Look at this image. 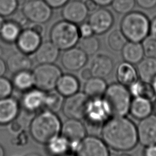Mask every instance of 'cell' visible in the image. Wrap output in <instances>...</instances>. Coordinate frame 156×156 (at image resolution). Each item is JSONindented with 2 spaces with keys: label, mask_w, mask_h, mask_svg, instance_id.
Here are the masks:
<instances>
[{
  "label": "cell",
  "mask_w": 156,
  "mask_h": 156,
  "mask_svg": "<svg viewBox=\"0 0 156 156\" xmlns=\"http://www.w3.org/2000/svg\"><path fill=\"white\" fill-rule=\"evenodd\" d=\"M101 133L107 146L116 151H130L138 143L136 126L126 116L110 118L102 126Z\"/></svg>",
  "instance_id": "1"
},
{
  "label": "cell",
  "mask_w": 156,
  "mask_h": 156,
  "mask_svg": "<svg viewBox=\"0 0 156 156\" xmlns=\"http://www.w3.org/2000/svg\"><path fill=\"white\" fill-rule=\"evenodd\" d=\"M62 122L56 113L49 110L38 112L29 125V133L37 143L47 144L60 135Z\"/></svg>",
  "instance_id": "2"
},
{
  "label": "cell",
  "mask_w": 156,
  "mask_h": 156,
  "mask_svg": "<svg viewBox=\"0 0 156 156\" xmlns=\"http://www.w3.org/2000/svg\"><path fill=\"white\" fill-rule=\"evenodd\" d=\"M151 20L144 13L132 11L124 15L120 30L127 41L141 43L149 35Z\"/></svg>",
  "instance_id": "3"
},
{
  "label": "cell",
  "mask_w": 156,
  "mask_h": 156,
  "mask_svg": "<svg viewBox=\"0 0 156 156\" xmlns=\"http://www.w3.org/2000/svg\"><path fill=\"white\" fill-rule=\"evenodd\" d=\"M132 95L127 87L113 83L107 86L103 96L111 117L126 116L129 113Z\"/></svg>",
  "instance_id": "4"
},
{
  "label": "cell",
  "mask_w": 156,
  "mask_h": 156,
  "mask_svg": "<svg viewBox=\"0 0 156 156\" xmlns=\"http://www.w3.org/2000/svg\"><path fill=\"white\" fill-rule=\"evenodd\" d=\"M80 38L77 24L65 20L52 27L50 40L60 50L65 51L76 46Z\"/></svg>",
  "instance_id": "5"
},
{
  "label": "cell",
  "mask_w": 156,
  "mask_h": 156,
  "mask_svg": "<svg viewBox=\"0 0 156 156\" xmlns=\"http://www.w3.org/2000/svg\"><path fill=\"white\" fill-rule=\"evenodd\" d=\"M34 86L44 91H49L56 88L62 75L60 68L54 63L39 64L32 71Z\"/></svg>",
  "instance_id": "6"
},
{
  "label": "cell",
  "mask_w": 156,
  "mask_h": 156,
  "mask_svg": "<svg viewBox=\"0 0 156 156\" xmlns=\"http://www.w3.org/2000/svg\"><path fill=\"white\" fill-rule=\"evenodd\" d=\"M22 13L32 23L44 24L52 15V9L44 0H28L23 5Z\"/></svg>",
  "instance_id": "7"
},
{
  "label": "cell",
  "mask_w": 156,
  "mask_h": 156,
  "mask_svg": "<svg viewBox=\"0 0 156 156\" xmlns=\"http://www.w3.org/2000/svg\"><path fill=\"white\" fill-rule=\"evenodd\" d=\"M89 100L83 91L66 97L62 108L63 115L68 119H84Z\"/></svg>",
  "instance_id": "8"
},
{
  "label": "cell",
  "mask_w": 156,
  "mask_h": 156,
  "mask_svg": "<svg viewBox=\"0 0 156 156\" xmlns=\"http://www.w3.org/2000/svg\"><path fill=\"white\" fill-rule=\"evenodd\" d=\"M110 117L109 110L103 98H90L84 117L88 125L102 126Z\"/></svg>",
  "instance_id": "9"
},
{
  "label": "cell",
  "mask_w": 156,
  "mask_h": 156,
  "mask_svg": "<svg viewBox=\"0 0 156 156\" xmlns=\"http://www.w3.org/2000/svg\"><path fill=\"white\" fill-rule=\"evenodd\" d=\"M60 135L69 141L70 150L75 152L80 142L87 136V130L79 119H68L62 124Z\"/></svg>",
  "instance_id": "10"
},
{
  "label": "cell",
  "mask_w": 156,
  "mask_h": 156,
  "mask_svg": "<svg viewBox=\"0 0 156 156\" xmlns=\"http://www.w3.org/2000/svg\"><path fill=\"white\" fill-rule=\"evenodd\" d=\"M74 152L76 156H110L108 147L102 139L93 135H87Z\"/></svg>",
  "instance_id": "11"
},
{
  "label": "cell",
  "mask_w": 156,
  "mask_h": 156,
  "mask_svg": "<svg viewBox=\"0 0 156 156\" xmlns=\"http://www.w3.org/2000/svg\"><path fill=\"white\" fill-rule=\"evenodd\" d=\"M88 23L93 29L94 34L102 35L108 32L113 26L114 17L110 10L102 7L97 9L91 13Z\"/></svg>",
  "instance_id": "12"
},
{
  "label": "cell",
  "mask_w": 156,
  "mask_h": 156,
  "mask_svg": "<svg viewBox=\"0 0 156 156\" xmlns=\"http://www.w3.org/2000/svg\"><path fill=\"white\" fill-rule=\"evenodd\" d=\"M137 129L138 142L143 146L156 144V115L151 114L140 120Z\"/></svg>",
  "instance_id": "13"
},
{
  "label": "cell",
  "mask_w": 156,
  "mask_h": 156,
  "mask_svg": "<svg viewBox=\"0 0 156 156\" xmlns=\"http://www.w3.org/2000/svg\"><path fill=\"white\" fill-rule=\"evenodd\" d=\"M62 7L63 20L76 24L83 23L89 12L84 2L80 0H69Z\"/></svg>",
  "instance_id": "14"
},
{
  "label": "cell",
  "mask_w": 156,
  "mask_h": 156,
  "mask_svg": "<svg viewBox=\"0 0 156 156\" xmlns=\"http://www.w3.org/2000/svg\"><path fill=\"white\" fill-rule=\"evenodd\" d=\"M88 60V55L79 47L66 49L61 57L63 67L69 71H77L85 66Z\"/></svg>",
  "instance_id": "15"
},
{
  "label": "cell",
  "mask_w": 156,
  "mask_h": 156,
  "mask_svg": "<svg viewBox=\"0 0 156 156\" xmlns=\"http://www.w3.org/2000/svg\"><path fill=\"white\" fill-rule=\"evenodd\" d=\"M42 42V37L30 27L22 30L16 41L19 51L27 54H33Z\"/></svg>",
  "instance_id": "16"
},
{
  "label": "cell",
  "mask_w": 156,
  "mask_h": 156,
  "mask_svg": "<svg viewBox=\"0 0 156 156\" xmlns=\"http://www.w3.org/2000/svg\"><path fill=\"white\" fill-rule=\"evenodd\" d=\"M46 94V91L37 88L25 91L21 101L23 109L28 113H32L44 108Z\"/></svg>",
  "instance_id": "17"
},
{
  "label": "cell",
  "mask_w": 156,
  "mask_h": 156,
  "mask_svg": "<svg viewBox=\"0 0 156 156\" xmlns=\"http://www.w3.org/2000/svg\"><path fill=\"white\" fill-rule=\"evenodd\" d=\"M113 66L112 58L105 54L100 53L92 57L88 68L93 77L105 78L110 74Z\"/></svg>",
  "instance_id": "18"
},
{
  "label": "cell",
  "mask_w": 156,
  "mask_h": 156,
  "mask_svg": "<svg viewBox=\"0 0 156 156\" xmlns=\"http://www.w3.org/2000/svg\"><path fill=\"white\" fill-rule=\"evenodd\" d=\"M20 104L10 96L0 99V125L9 124L20 112Z\"/></svg>",
  "instance_id": "19"
},
{
  "label": "cell",
  "mask_w": 156,
  "mask_h": 156,
  "mask_svg": "<svg viewBox=\"0 0 156 156\" xmlns=\"http://www.w3.org/2000/svg\"><path fill=\"white\" fill-rule=\"evenodd\" d=\"M5 63L7 69L13 74L18 72L30 70L33 65L28 54L20 51L10 54Z\"/></svg>",
  "instance_id": "20"
},
{
  "label": "cell",
  "mask_w": 156,
  "mask_h": 156,
  "mask_svg": "<svg viewBox=\"0 0 156 156\" xmlns=\"http://www.w3.org/2000/svg\"><path fill=\"white\" fill-rule=\"evenodd\" d=\"M60 49L51 41L41 42L34 52L35 58L39 64L54 63L59 56Z\"/></svg>",
  "instance_id": "21"
},
{
  "label": "cell",
  "mask_w": 156,
  "mask_h": 156,
  "mask_svg": "<svg viewBox=\"0 0 156 156\" xmlns=\"http://www.w3.org/2000/svg\"><path fill=\"white\" fill-rule=\"evenodd\" d=\"M152 112V102L146 98L136 97L132 99L129 113L135 118L142 119Z\"/></svg>",
  "instance_id": "22"
},
{
  "label": "cell",
  "mask_w": 156,
  "mask_h": 156,
  "mask_svg": "<svg viewBox=\"0 0 156 156\" xmlns=\"http://www.w3.org/2000/svg\"><path fill=\"white\" fill-rule=\"evenodd\" d=\"M133 65L124 62L118 66L116 76L119 83L128 87L138 79L136 68Z\"/></svg>",
  "instance_id": "23"
},
{
  "label": "cell",
  "mask_w": 156,
  "mask_h": 156,
  "mask_svg": "<svg viewBox=\"0 0 156 156\" xmlns=\"http://www.w3.org/2000/svg\"><path fill=\"white\" fill-rule=\"evenodd\" d=\"M121 51L124 62L132 65L138 63L144 57L142 44L139 42L128 41Z\"/></svg>",
  "instance_id": "24"
},
{
  "label": "cell",
  "mask_w": 156,
  "mask_h": 156,
  "mask_svg": "<svg viewBox=\"0 0 156 156\" xmlns=\"http://www.w3.org/2000/svg\"><path fill=\"white\" fill-rule=\"evenodd\" d=\"M107 85L104 78L91 77L85 81L83 86V92L90 99L102 98Z\"/></svg>",
  "instance_id": "25"
},
{
  "label": "cell",
  "mask_w": 156,
  "mask_h": 156,
  "mask_svg": "<svg viewBox=\"0 0 156 156\" xmlns=\"http://www.w3.org/2000/svg\"><path fill=\"white\" fill-rule=\"evenodd\" d=\"M80 84L76 77L72 74L62 75L57 85L56 90L64 97H67L79 91Z\"/></svg>",
  "instance_id": "26"
},
{
  "label": "cell",
  "mask_w": 156,
  "mask_h": 156,
  "mask_svg": "<svg viewBox=\"0 0 156 156\" xmlns=\"http://www.w3.org/2000/svg\"><path fill=\"white\" fill-rule=\"evenodd\" d=\"M136 65L138 79L151 83L156 76V58L144 57Z\"/></svg>",
  "instance_id": "27"
},
{
  "label": "cell",
  "mask_w": 156,
  "mask_h": 156,
  "mask_svg": "<svg viewBox=\"0 0 156 156\" xmlns=\"http://www.w3.org/2000/svg\"><path fill=\"white\" fill-rule=\"evenodd\" d=\"M21 31V25L16 21H4L0 29V37L7 43H13L16 42Z\"/></svg>",
  "instance_id": "28"
},
{
  "label": "cell",
  "mask_w": 156,
  "mask_h": 156,
  "mask_svg": "<svg viewBox=\"0 0 156 156\" xmlns=\"http://www.w3.org/2000/svg\"><path fill=\"white\" fill-rule=\"evenodd\" d=\"M128 88L132 96L134 98L140 97L152 100L156 95L151 83L144 82L139 79L128 87Z\"/></svg>",
  "instance_id": "29"
},
{
  "label": "cell",
  "mask_w": 156,
  "mask_h": 156,
  "mask_svg": "<svg viewBox=\"0 0 156 156\" xmlns=\"http://www.w3.org/2000/svg\"><path fill=\"white\" fill-rule=\"evenodd\" d=\"M12 84L13 87L22 91H26L34 86V79L32 73L28 71H23L14 74Z\"/></svg>",
  "instance_id": "30"
},
{
  "label": "cell",
  "mask_w": 156,
  "mask_h": 156,
  "mask_svg": "<svg viewBox=\"0 0 156 156\" xmlns=\"http://www.w3.org/2000/svg\"><path fill=\"white\" fill-rule=\"evenodd\" d=\"M46 145L48 152L54 156H62L67 154L70 150L69 141L61 135L51 140Z\"/></svg>",
  "instance_id": "31"
},
{
  "label": "cell",
  "mask_w": 156,
  "mask_h": 156,
  "mask_svg": "<svg viewBox=\"0 0 156 156\" xmlns=\"http://www.w3.org/2000/svg\"><path fill=\"white\" fill-rule=\"evenodd\" d=\"M64 96L57 90L47 91L44 102V108L51 112L57 113L62 110Z\"/></svg>",
  "instance_id": "32"
},
{
  "label": "cell",
  "mask_w": 156,
  "mask_h": 156,
  "mask_svg": "<svg viewBox=\"0 0 156 156\" xmlns=\"http://www.w3.org/2000/svg\"><path fill=\"white\" fill-rule=\"evenodd\" d=\"M127 40L120 29H115L110 32L107 38L109 48L114 51H121Z\"/></svg>",
  "instance_id": "33"
},
{
  "label": "cell",
  "mask_w": 156,
  "mask_h": 156,
  "mask_svg": "<svg viewBox=\"0 0 156 156\" xmlns=\"http://www.w3.org/2000/svg\"><path fill=\"white\" fill-rule=\"evenodd\" d=\"M79 48L87 55H94L99 49L100 41L97 37L93 35L85 38H80L79 41Z\"/></svg>",
  "instance_id": "34"
},
{
  "label": "cell",
  "mask_w": 156,
  "mask_h": 156,
  "mask_svg": "<svg viewBox=\"0 0 156 156\" xmlns=\"http://www.w3.org/2000/svg\"><path fill=\"white\" fill-rule=\"evenodd\" d=\"M136 4L135 0H113V9L119 14L126 15L132 11Z\"/></svg>",
  "instance_id": "35"
},
{
  "label": "cell",
  "mask_w": 156,
  "mask_h": 156,
  "mask_svg": "<svg viewBox=\"0 0 156 156\" xmlns=\"http://www.w3.org/2000/svg\"><path fill=\"white\" fill-rule=\"evenodd\" d=\"M144 57L156 58V38L149 35L141 42Z\"/></svg>",
  "instance_id": "36"
},
{
  "label": "cell",
  "mask_w": 156,
  "mask_h": 156,
  "mask_svg": "<svg viewBox=\"0 0 156 156\" xmlns=\"http://www.w3.org/2000/svg\"><path fill=\"white\" fill-rule=\"evenodd\" d=\"M18 6V0H0V15L4 17L13 15Z\"/></svg>",
  "instance_id": "37"
},
{
  "label": "cell",
  "mask_w": 156,
  "mask_h": 156,
  "mask_svg": "<svg viewBox=\"0 0 156 156\" xmlns=\"http://www.w3.org/2000/svg\"><path fill=\"white\" fill-rule=\"evenodd\" d=\"M13 84L8 79L0 77V99L10 96L13 91Z\"/></svg>",
  "instance_id": "38"
},
{
  "label": "cell",
  "mask_w": 156,
  "mask_h": 156,
  "mask_svg": "<svg viewBox=\"0 0 156 156\" xmlns=\"http://www.w3.org/2000/svg\"><path fill=\"white\" fill-rule=\"evenodd\" d=\"M29 136L25 130H21L12 140V143L16 146H24L28 142Z\"/></svg>",
  "instance_id": "39"
},
{
  "label": "cell",
  "mask_w": 156,
  "mask_h": 156,
  "mask_svg": "<svg viewBox=\"0 0 156 156\" xmlns=\"http://www.w3.org/2000/svg\"><path fill=\"white\" fill-rule=\"evenodd\" d=\"M80 38H85L93 35L94 32L88 23H82L78 27Z\"/></svg>",
  "instance_id": "40"
},
{
  "label": "cell",
  "mask_w": 156,
  "mask_h": 156,
  "mask_svg": "<svg viewBox=\"0 0 156 156\" xmlns=\"http://www.w3.org/2000/svg\"><path fill=\"white\" fill-rule=\"evenodd\" d=\"M136 4L145 10L152 9L156 7V0H135Z\"/></svg>",
  "instance_id": "41"
},
{
  "label": "cell",
  "mask_w": 156,
  "mask_h": 156,
  "mask_svg": "<svg viewBox=\"0 0 156 156\" xmlns=\"http://www.w3.org/2000/svg\"><path fill=\"white\" fill-rule=\"evenodd\" d=\"M52 9L62 7L69 0H44Z\"/></svg>",
  "instance_id": "42"
},
{
  "label": "cell",
  "mask_w": 156,
  "mask_h": 156,
  "mask_svg": "<svg viewBox=\"0 0 156 156\" xmlns=\"http://www.w3.org/2000/svg\"><path fill=\"white\" fill-rule=\"evenodd\" d=\"M9 124H10L9 129L12 133H18L22 130V129H23L22 124L20 121H16V119L12 121Z\"/></svg>",
  "instance_id": "43"
},
{
  "label": "cell",
  "mask_w": 156,
  "mask_h": 156,
  "mask_svg": "<svg viewBox=\"0 0 156 156\" xmlns=\"http://www.w3.org/2000/svg\"><path fill=\"white\" fill-rule=\"evenodd\" d=\"M80 77L82 80L86 81L93 77L91 72L89 68H82L79 73Z\"/></svg>",
  "instance_id": "44"
},
{
  "label": "cell",
  "mask_w": 156,
  "mask_h": 156,
  "mask_svg": "<svg viewBox=\"0 0 156 156\" xmlns=\"http://www.w3.org/2000/svg\"><path fill=\"white\" fill-rule=\"evenodd\" d=\"M30 28L35 31L38 34H40L41 37H43V35L44 34V27L43 26V24L32 23Z\"/></svg>",
  "instance_id": "45"
},
{
  "label": "cell",
  "mask_w": 156,
  "mask_h": 156,
  "mask_svg": "<svg viewBox=\"0 0 156 156\" xmlns=\"http://www.w3.org/2000/svg\"><path fill=\"white\" fill-rule=\"evenodd\" d=\"M143 156H156V144L146 146Z\"/></svg>",
  "instance_id": "46"
},
{
  "label": "cell",
  "mask_w": 156,
  "mask_h": 156,
  "mask_svg": "<svg viewBox=\"0 0 156 156\" xmlns=\"http://www.w3.org/2000/svg\"><path fill=\"white\" fill-rule=\"evenodd\" d=\"M84 3L88 12H93L98 9V5L95 3L93 0H86Z\"/></svg>",
  "instance_id": "47"
},
{
  "label": "cell",
  "mask_w": 156,
  "mask_h": 156,
  "mask_svg": "<svg viewBox=\"0 0 156 156\" xmlns=\"http://www.w3.org/2000/svg\"><path fill=\"white\" fill-rule=\"evenodd\" d=\"M149 35L156 38V16L151 20Z\"/></svg>",
  "instance_id": "48"
},
{
  "label": "cell",
  "mask_w": 156,
  "mask_h": 156,
  "mask_svg": "<svg viewBox=\"0 0 156 156\" xmlns=\"http://www.w3.org/2000/svg\"><path fill=\"white\" fill-rule=\"evenodd\" d=\"M7 65L5 62L0 57V77L3 76L7 71Z\"/></svg>",
  "instance_id": "49"
},
{
  "label": "cell",
  "mask_w": 156,
  "mask_h": 156,
  "mask_svg": "<svg viewBox=\"0 0 156 156\" xmlns=\"http://www.w3.org/2000/svg\"><path fill=\"white\" fill-rule=\"evenodd\" d=\"M95 3L101 7H106L111 5L113 0H93Z\"/></svg>",
  "instance_id": "50"
},
{
  "label": "cell",
  "mask_w": 156,
  "mask_h": 156,
  "mask_svg": "<svg viewBox=\"0 0 156 156\" xmlns=\"http://www.w3.org/2000/svg\"><path fill=\"white\" fill-rule=\"evenodd\" d=\"M151 84L152 85V87L156 94V76L154 77V78L152 79V80L151 82Z\"/></svg>",
  "instance_id": "51"
},
{
  "label": "cell",
  "mask_w": 156,
  "mask_h": 156,
  "mask_svg": "<svg viewBox=\"0 0 156 156\" xmlns=\"http://www.w3.org/2000/svg\"><path fill=\"white\" fill-rule=\"evenodd\" d=\"M152 112L154 114L156 115V98L154 99V102H152Z\"/></svg>",
  "instance_id": "52"
},
{
  "label": "cell",
  "mask_w": 156,
  "mask_h": 156,
  "mask_svg": "<svg viewBox=\"0 0 156 156\" xmlns=\"http://www.w3.org/2000/svg\"><path fill=\"white\" fill-rule=\"evenodd\" d=\"M23 156H41L39 154L36 152H29L27 154H26Z\"/></svg>",
  "instance_id": "53"
},
{
  "label": "cell",
  "mask_w": 156,
  "mask_h": 156,
  "mask_svg": "<svg viewBox=\"0 0 156 156\" xmlns=\"http://www.w3.org/2000/svg\"><path fill=\"white\" fill-rule=\"evenodd\" d=\"M0 156H5V150L3 146L0 144Z\"/></svg>",
  "instance_id": "54"
},
{
  "label": "cell",
  "mask_w": 156,
  "mask_h": 156,
  "mask_svg": "<svg viewBox=\"0 0 156 156\" xmlns=\"http://www.w3.org/2000/svg\"><path fill=\"white\" fill-rule=\"evenodd\" d=\"M4 21H4V17L0 15V29H1V27H2V24H3V23H4Z\"/></svg>",
  "instance_id": "55"
},
{
  "label": "cell",
  "mask_w": 156,
  "mask_h": 156,
  "mask_svg": "<svg viewBox=\"0 0 156 156\" xmlns=\"http://www.w3.org/2000/svg\"><path fill=\"white\" fill-rule=\"evenodd\" d=\"M116 156H132V155H130L129 154H119Z\"/></svg>",
  "instance_id": "56"
},
{
  "label": "cell",
  "mask_w": 156,
  "mask_h": 156,
  "mask_svg": "<svg viewBox=\"0 0 156 156\" xmlns=\"http://www.w3.org/2000/svg\"><path fill=\"white\" fill-rule=\"evenodd\" d=\"M62 156H73V155H69V154H65V155H62Z\"/></svg>",
  "instance_id": "57"
}]
</instances>
